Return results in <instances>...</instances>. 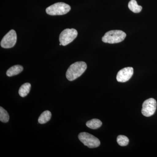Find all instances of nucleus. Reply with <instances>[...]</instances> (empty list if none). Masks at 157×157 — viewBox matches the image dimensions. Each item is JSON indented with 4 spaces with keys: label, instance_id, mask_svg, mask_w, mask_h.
Returning a JSON list of instances; mask_svg holds the SVG:
<instances>
[{
    "label": "nucleus",
    "instance_id": "obj_11",
    "mask_svg": "<svg viewBox=\"0 0 157 157\" xmlns=\"http://www.w3.org/2000/svg\"><path fill=\"white\" fill-rule=\"evenodd\" d=\"M52 113L50 111L46 110L42 113L38 119L39 124H44L50 121L51 118Z\"/></svg>",
    "mask_w": 157,
    "mask_h": 157
},
{
    "label": "nucleus",
    "instance_id": "obj_15",
    "mask_svg": "<svg viewBox=\"0 0 157 157\" xmlns=\"http://www.w3.org/2000/svg\"><path fill=\"white\" fill-rule=\"evenodd\" d=\"M117 142L121 146H127L129 143V140L128 137L124 135H119L117 137Z\"/></svg>",
    "mask_w": 157,
    "mask_h": 157
},
{
    "label": "nucleus",
    "instance_id": "obj_10",
    "mask_svg": "<svg viewBox=\"0 0 157 157\" xmlns=\"http://www.w3.org/2000/svg\"><path fill=\"white\" fill-rule=\"evenodd\" d=\"M31 85L30 83L27 82L23 84L19 89L18 93L21 97H25L27 96L30 91Z\"/></svg>",
    "mask_w": 157,
    "mask_h": 157
},
{
    "label": "nucleus",
    "instance_id": "obj_12",
    "mask_svg": "<svg viewBox=\"0 0 157 157\" xmlns=\"http://www.w3.org/2000/svg\"><path fill=\"white\" fill-rule=\"evenodd\" d=\"M102 122L98 119H93L91 120L88 121L86 123V126L92 129L99 128L102 126Z\"/></svg>",
    "mask_w": 157,
    "mask_h": 157
},
{
    "label": "nucleus",
    "instance_id": "obj_9",
    "mask_svg": "<svg viewBox=\"0 0 157 157\" xmlns=\"http://www.w3.org/2000/svg\"><path fill=\"white\" fill-rule=\"evenodd\" d=\"M23 70L22 66L19 65H15L9 68L6 72V75L7 76L11 77L18 75L21 73Z\"/></svg>",
    "mask_w": 157,
    "mask_h": 157
},
{
    "label": "nucleus",
    "instance_id": "obj_14",
    "mask_svg": "<svg viewBox=\"0 0 157 157\" xmlns=\"http://www.w3.org/2000/svg\"><path fill=\"white\" fill-rule=\"evenodd\" d=\"M9 120V115L8 112L3 107H0V121L3 123H7Z\"/></svg>",
    "mask_w": 157,
    "mask_h": 157
},
{
    "label": "nucleus",
    "instance_id": "obj_1",
    "mask_svg": "<svg viewBox=\"0 0 157 157\" xmlns=\"http://www.w3.org/2000/svg\"><path fill=\"white\" fill-rule=\"evenodd\" d=\"M87 68V65L84 62H77L69 67L67 73L66 77L69 81L75 80L81 76Z\"/></svg>",
    "mask_w": 157,
    "mask_h": 157
},
{
    "label": "nucleus",
    "instance_id": "obj_7",
    "mask_svg": "<svg viewBox=\"0 0 157 157\" xmlns=\"http://www.w3.org/2000/svg\"><path fill=\"white\" fill-rule=\"evenodd\" d=\"M17 41V34L14 30H11L7 33L1 42V45L3 48H9L14 47Z\"/></svg>",
    "mask_w": 157,
    "mask_h": 157
},
{
    "label": "nucleus",
    "instance_id": "obj_4",
    "mask_svg": "<svg viewBox=\"0 0 157 157\" xmlns=\"http://www.w3.org/2000/svg\"><path fill=\"white\" fill-rule=\"evenodd\" d=\"M78 138L82 143L89 148H95L101 144L100 140L97 137L86 132L80 133L78 135Z\"/></svg>",
    "mask_w": 157,
    "mask_h": 157
},
{
    "label": "nucleus",
    "instance_id": "obj_6",
    "mask_svg": "<svg viewBox=\"0 0 157 157\" xmlns=\"http://www.w3.org/2000/svg\"><path fill=\"white\" fill-rule=\"evenodd\" d=\"M157 109V102L153 98H149L144 102L141 113L146 117L154 115Z\"/></svg>",
    "mask_w": 157,
    "mask_h": 157
},
{
    "label": "nucleus",
    "instance_id": "obj_5",
    "mask_svg": "<svg viewBox=\"0 0 157 157\" xmlns=\"http://www.w3.org/2000/svg\"><path fill=\"white\" fill-rule=\"evenodd\" d=\"M77 35L78 33L75 29H66L60 34L59 37L60 43L63 46H66L73 42Z\"/></svg>",
    "mask_w": 157,
    "mask_h": 157
},
{
    "label": "nucleus",
    "instance_id": "obj_2",
    "mask_svg": "<svg viewBox=\"0 0 157 157\" xmlns=\"http://www.w3.org/2000/svg\"><path fill=\"white\" fill-rule=\"evenodd\" d=\"M126 36V34L121 30H111L107 32L102 38V41L109 44L119 43L122 42Z\"/></svg>",
    "mask_w": 157,
    "mask_h": 157
},
{
    "label": "nucleus",
    "instance_id": "obj_8",
    "mask_svg": "<svg viewBox=\"0 0 157 157\" xmlns=\"http://www.w3.org/2000/svg\"><path fill=\"white\" fill-rule=\"evenodd\" d=\"M134 73V69L128 67L122 69L119 71L117 75V80L119 82H124L128 81Z\"/></svg>",
    "mask_w": 157,
    "mask_h": 157
},
{
    "label": "nucleus",
    "instance_id": "obj_3",
    "mask_svg": "<svg viewBox=\"0 0 157 157\" xmlns=\"http://www.w3.org/2000/svg\"><path fill=\"white\" fill-rule=\"evenodd\" d=\"M71 10L68 4L63 2L55 3L46 9L47 14L51 15H61L67 14Z\"/></svg>",
    "mask_w": 157,
    "mask_h": 157
},
{
    "label": "nucleus",
    "instance_id": "obj_13",
    "mask_svg": "<svg viewBox=\"0 0 157 157\" xmlns=\"http://www.w3.org/2000/svg\"><path fill=\"white\" fill-rule=\"evenodd\" d=\"M128 8L131 11L134 13H139L142 9L141 6H138L136 0H131L128 3Z\"/></svg>",
    "mask_w": 157,
    "mask_h": 157
}]
</instances>
